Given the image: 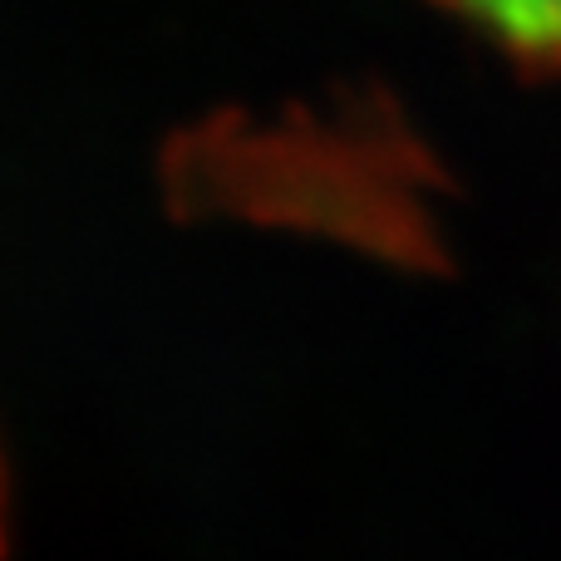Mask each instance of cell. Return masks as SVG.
Returning a JSON list of instances; mask_svg holds the SVG:
<instances>
[{
  "label": "cell",
  "mask_w": 561,
  "mask_h": 561,
  "mask_svg": "<svg viewBox=\"0 0 561 561\" xmlns=\"http://www.w3.org/2000/svg\"><path fill=\"white\" fill-rule=\"evenodd\" d=\"M523 75H561V0H434Z\"/></svg>",
  "instance_id": "obj_1"
},
{
  "label": "cell",
  "mask_w": 561,
  "mask_h": 561,
  "mask_svg": "<svg viewBox=\"0 0 561 561\" xmlns=\"http://www.w3.org/2000/svg\"><path fill=\"white\" fill-rule=\"evenodd\" d=\"M5 503H10V478H5V454H0V557H5Z\"/></svg>",
  "instance_id": "obj_2"
}]
</instances>
